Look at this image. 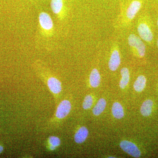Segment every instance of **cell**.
Here are the masks:
<instances>
[{"label": "cell", "mask_w": 158, "mask_h": 158, "mask_svg": "<svg viewBox=\"0 0 158 158\" xmlns=\"http://www.w3.org/2000/svg\"><path fill=\"white\" fill-rule=\"evenodd\" d=\"M130 46L138 56L144 57L146 53V46L142 39L135 34H131L128 38Z\"/></svg>", "instance_id": "obj_1"}, {"label": "cell", "mask_w": 158, "mask_h": 158, "mask_svg": "<svg viewBox=\"0 0 158 158\" xmlns=\"http://www.w3.org/2000/svg\"><path fill=\"white\" fill-rule=\"evenodd\" d=\"M139 37L142 40L150 43L153 40L154 35L151 27L146 20H142L139 23L137 28Z\"/></svg>", "instance_id": "obj_2"}, {"label": "cell", "mask_w": 158, "mask_h": 158, "mask_svg": "<svg viewBox=\"0 0 158 158\" xmlns=\"http://www.w3.org/2000/svg\"><path fill=\"white\" fill-rule=\"evenodd\" d=\"M121 149L128 154L135 158L140 157L141 152L135 144L127 140L121 141L119 144Z\"/></svg>", "instance_id": "obj_3"}, {"label": "cell", "mask_w": 158, "mask_h": 158, "mask_svg": "<svg viewBox=\"0 0 158 158\" xmlns=\"http://www.w3.org/2000/svg\"><path fill=\"white\" fill-rule=\"evenodd\" d=\"M71 104L69 101H62L58 106L56 113V117L58 119L65 118L70 113L71 110Z\"/></svg>", "instance_id": "obj_4"}, {"label": "cell", "mask_w": 158, "mask_h": 158, "mask_svg": "<svg viewBox=\"0 0 158 158\" xmlns=\"http://www.w3.org/2000/svg\"><path fill=\"white\" fill-rule=\"evenodd\" d=\"M121 62L120 54L117 49L112 51L109 62V67L110 70L115 71L118 69Z\"/></svg>", "instance_id": "obj_5"}, {"label": "cell", "mask_w": 158, "mask_h": 158, "mask_svg": "<svg viewBox=\"0 0 158 158\" xmlns=\"http://www.w3.org/2000/svg\"><path fill=\"white\" fill-rule=\"evenodd\" d=\"M49 89L55 95H58L62 91V85L61 82L54 77L49 78L47 81Z\"/></svg>", "instance_id": "obj_6"}, {"label": "cell", "mask_w": 158, "mask_h": 158, "mask_svg": "<svg viewBox=\"0 0 158 158\" xmlns=\"http://www.w3.org/2000/svg\"><path fill=\"white\" fill-rule=\"evenodd\" d=\"M141 3L139 1L132 2L127 10L126 16L128 19H133L138 13L141 7Z\"/></svg>", "instance_id": "obj_7"}, {"label": "cell", "mask_w": 158, "mask_h": 158, "mask_svg": "<svg viewBox=\"0 0 158 158\" xmlns=\"http://www.w3.org/2000/svg\"><path fill=\"white\" fill-rule=\"evenodd\" d=\"M39 23L43 28L46 30H50L53 27L52 20L49 15L46 12H42L40 14Z\"/></svg>", "instance_id": "obj_8"}, {"label": "cell", "mask_w": 158, "mask_h": 158, "mask_svg": "<svg viewBox=\"0 0 158 158\" xmlns=\"http://www.w3.org/2000/svg\"><path fill=\"white\" fill-rule=\"evenodd\" d=\"M89 131L87 127H81L78 130L75 134L74 141L77 144H81L85 142L88 137Z\"/></svg>", "instance_id": "obj_9"}, {"label": "cell", "mask_w": 158, "mask_h": 158, "mask_svg": "<svg viewBox=\"0 0 158 158\" xmlns=\"http://www.w3.org/2000/svg\"><path fill=\"white\" fill-rule=\"evenodd\" d=\"M89 82L90 86L94 88L98 87L100 84V74L97 69H94L91 71L89 77Z\"/></svg>", "instance_id": "obj_10"}, {"label": "cell", "mask_w": 158, "mask_h": 158, "mask_svg": "<svg viewBox=\"0 0 158 158\" xmlns=\"http://www.w3.org/2000/svg\"><path fill=\"white\" fill-rule=\"evenodd\" d=\"M153 102L152 100L148 99L143 103L140 109L141 115L145 117L151 115L152 112Z\"/></svg>", "instance_id": "obj_11"}, {"label": "cell", "mask_w": 158, "mask_h": 158, "mask_svg": "<svg viewBox=\"0 0 158 158\" xmlns=\"http://www.w3.org/2000/svg\"><path fill=\"white\" fill-rule=\"evenodd\" d=\"M121 79L119 82V87L121 89H124L128 85L130 79L129 70L127 68L122 69L120 71Z\"/></svg>", "instance_id": "obj_12"}, {"label": "cell", "mask_w": 158, "mask_h": 158, "mask_svg": "<svg viewBox=\"0 0 158 158\" xmlns=\"http://www.w3.org/2000/svg\"><path fill=\"white\" fill-rule=\"evenodd\" d=\"M112 112L113 116L117 119L123 118L124 116V110L123 107L118 102L113 103L112 108Z\"/></svg>", "instance_id": "obj_13"}, {"label": "cell", "mask_w": 158, "mask_h": 158, "mask_svg": "<svg viewBox=\"0 0 158 158\" xmlns=\"http://www.w3.org/2000/svg\"><path fill=\"white\" fill-rule=\"evenodd\" d=\"M146 77L144 75H140L137 77L134 84V88L135 91L138 92H141L142 91L146 86Z\"/></svg>", "instance_id": "obj_14"}, {"label": "cell", "mask_w": 158, "mask_h": 158, "mask_svg": "<svg viewBox=\"0 0 158 158\" xmlns=\"http://www.w3.org/2000/svg\"><path fill=\"white\" fill-rule=\"evenodd\" d=\"M106 106V100L103 98L100 99L92 110L94 115L96 116L100 115L104 111Z\"/></svg>", "instance_id": "obj_15"}, {"label": "cell", "mask_w": 158, "mask_h": 158, "mask_svg": "<svg viewBox=\"0 0 158 158\" xmlns=\"http://www.w3.org/2000/svg\"><path fill=\"white\" fill-rule=\"evenodd\" d=\"M62 0H52L51 2V8L55 14H58L62 11L63 7Z\"/></svg>", "instance_id": "obj_16"}, {"label": "cell", "mask_w": 158, "mask_h": 158, "mask_svg": "<svg viewBox=\"0 0 158 158\" xmlns=\"http://www.w3.org/2000/svg\"><path fill=\"white\" fill-rule=\"evenodd\" d=\"M93 103V98L90 94L87 95L84 99L83 103V108L85 110H88L92 106Z\"/></svg>", "instance_id": "obj_17"}, {"label": "cell", "mask_w": 158, "mask_h": 158, "mask_svg": "<svg viewBox=\"0 0 158 158\" xmlns=\"http://www.w3.org/2000/svg\"><path fill=\"white\" fill-rule=\"evenodd\" d=\"M48 142L50 145L56 148L61 144V140L56 136H50L48 138Z\"/></svg>", "instance_id": "obj_18"}, {"label": "cell", "mask_w": 158, "mask_h": 158, "mask_svg": "<svg viewBox=\"0 0 158 158\" xmlns=\"http://www.w3.org/2000/svg\"><path fill=\"white\" fill-rule=\"evenodd\" d=\"M56 147H54V146H52V145H50L49 149L50 150H55L56 149Z\"/></svg>", "instance_id": "obj_19"}, {"label": "cell", "mask_w": 158, "mask_h": 158, "mask_svg": "<svg viewBox=\"0 0 158 158\" xmlns=\"http://www.w3.org/2000/svg\"><path fill=\"white\" fill-rule=\"evenodd\" d=\"M4 148L2 145H0V153L2 152Z\"/></svg>", "instance_id": "obj_20"}, {"label": "cell", "mask_w": 158, "mask_h": 158, "mask_svg": "<svg viewBox=\"0 0 158 158\" xmlns=\"http://www.w3.org/2000/svg\"><path fill=\"white\" fill-rule=\"evenodd\" d=\"M157 45L158 48V39L157 40Z\"/></svg>", "instance_id": "obj_21"}, {"label": "cell", "mask_w": 158, "mask_h": 158, "mask_svg": "<svg viewBox=\"0 0 158 158\" xmlns=\"http://www.w3.org/2000/svg\"><path fill=\"white\" fill-rule=\"evenodd\" d=\"M157 26H158V19H157Z\"/></svg>", "instance_id": "obj_22"}]
</instances>
